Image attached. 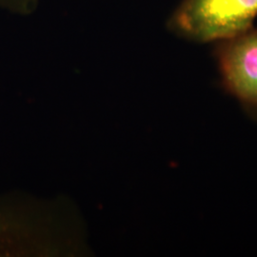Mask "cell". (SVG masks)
Listing matches in <instances>:
<instances>
[{"label":"cell","instance_id":"6da1fadb","mask_svg":"<svg viewBox=\"0 0 257 257\" xmlns=\"http://www.w3.org/2000/svg\"><path fill=\"white\" fill-rule=\"evenodd\" d=\"M257 0H181L167 19L175 37L194 43H216L254 25Z\"/></svg>","mask_w":257,"mask_h":257},{"label":"cell","instance_id":"3957f363","mask_svg":"<svg viewBox=\"0 0 257 257\" xmlns=\"http://www.w3.org/2000/svg\"><path fill=\"white\" fill-rule=\"evenodd\" d=\"M41 0H0V10L19 17H29L37 12Z\"/></svg>","mask_w":257,"mask_h":257},{"label":"cell","instance_id":"7a4b0ae2","mask_svg":"<svg viewBox=\"0 0 257 257\" xmlns=\"http://www.w3.org/2000/svg\"><path fill=\"white\" fill-rule=\"evenodd\" d=\"M214 57L226 91L257 119V26L216 42Z\"/></svg>","mask_w":257,"mask_h":257}]
</instances>
